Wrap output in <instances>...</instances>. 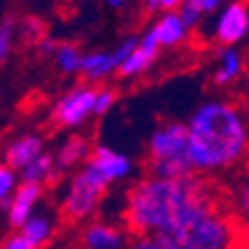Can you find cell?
Returning a JSON list of instances; mask_svg holds the SVG:
<instances>
[{"mask_svg":"<svg viewBox=\"0 0 249 249\" xmlns=\"http://www.w3.org/2000/svg\"><path fill=\"white\" fill-rule=\"evenodd\" d=\"M0 249H36V247H34V245H31L22 233H11L9 238L2 243V247Z\"/></svg>","mask_w":249,"mask_h":249,"instance_id":"83f0119b","label":"cell"},{"mask_svg":"<svg viewBox=\"0 0 249 249\" xmlns=\"http://www.w3.org/2000/svg\"><path fill=\"white\" fill-rule=\"evenodd\" d=\"M147 167L154 178H187L196 174L189 156L187 124L167 123L151 134Z\"/></svg>","mask_w":249,"mask_h":249,"instance_id":"277c9868","label":"cell"},{"mask_svg":"<svg viewBox=\"0 0 249 249\" xmlns=\"http://www.w3.org/2000/svg\"><path fill=\"white\" fill-rule=\"evenodd\" d=\"M127 249H167V247L156 236H136V240L127 245Z\"/></svg>","mask_w":249,"mask_h":249,"instance_id":"4316f807","label":"cell"},{"mask_svg":"<svg viewBox=\"0 0 249 249\" xmlns=\"http://www.w3.org/2000/svg\"><path fill=\"white\" fill-rule=\"evenodd\" d=\"M196 174L229 171L249 156V123L236 105L207 100L187 123Z\"/></svg>","mask_w":249,"mask_h":249,"instance_id":"6da1fadb","label":"cell"},{"mask_svg":"<svg viewBox=\"0 0 249 249\" xmlns=\"http://www.w3.org/2000/svg\"><path fill=\"white\" fill-rule=\"evenodd\" d=\"M178 16H180V20L187 25V29H189V27H196L198 22H200V18H202V14L192 5V2H189V0H185V2L178 7Z\"/></svg>","mask_w":249,"mask_h":249,"instance_id":"d4e9b609","label":"cell"},{"mask_svg":"<svg viewBox=\"0 0 249 249\" xmlns=\"http://www.w3.org/2000/svg\"><path fill=\"white\" fill-rule=\"evenodd\" d=\"M42 194V185L36 182H22L16 194L11 196V205H9V225L11 227H22L31 218L34 205L38 202Z\"/></svg>","mask_w":249,"mask_h":249,"instance_id":"8fae6325","label":"cell"},{"mask_svg":"<svg viewBox=\"0 0 249 249\" xmlns=\"http://www.w3.org/2000/svg\"><path fill=\"white\" fill-rule=\"evenodd\" d=\"M80 243L85 249H120L124 247V233L107 223H91L83 229Z\"/></svg>","mask_w":249,"mask_h":249,"instance_id":"7c38bea8","label":"cell"},{"mask_svg":"<svg viewBox=\"0 0 249 249\" xmlns=\"http://www.w3.org/2000/svg\"><path fill=\"white\" fill-rule=\"evenodd\" d=\"M89 165L98 171L107 182H114L124 178L131 171V160L123 154H116L114 149H109L105 145H96L89 156Z\"/></svg>","mask_w":249,"mask_h":249,"instance_id":"9c48e42d","label":"cell"},{"mask_svg":"<svg viewBox=\"0 0 249 249\" xmlns=\"http://www.w3.org/2000/svg\"><path fill=\"white\" fill-rule=\"evenodd\" d=\"M45 27H42V22L38 20V18H25V22H22V36H25L27 42H40L42 38H45Z\"/></svg>","mask_w":249,"mask_h":249,"instance_id":"603a6c76","label":"cell"},{"mask_svg":"<svg viewBox=\"0 0 249 249\" xmlns=\"http://www.w3.org/2000/svg\"><path fill=\"white\" fill-rule=\"evenodd\" d=\"M218 200L213 185L200 174L187 178H142L124 202V225L136 236H156L187 209L200 202Z\"/></svg>","mask_w":249,"mask_h":249,"instance_id":"7a4b0ae2","label":"cell"},{"mask_svg":"<svg viewBox=\"0 0 249 249\" xmlns=\"http://www.w3.org/2000/svg\"><path fill=\"white\" fill-rule=\"evenodd\" d=\"M91 156V147H89V140L85 136H71V138L65 142V145L58 149L56 154V167L58 171H67L71 167H76L78 162H83L85 158L89 160Z\"/></svg>","mask_w":249,"mask_h":249,"instance_id":"9a60e30c","label":"cell"},{"mask_svg":"<svg viewBox=\"0 0 249 249\" xmlns=\"http://www.w3.org/2000/svg\"><path fill=\"white\" fill-rule=\"evenodd\" d=\"M240 229L218 200L187 209L171 225L156 233L167 249H233Z\"/></svg>","mask_w":249,"mask_h":249,"instance_id":"3957f363","label":"cell"},{"mask_svg":"<svg viewBox=\"0 0 249 249\" xmlns=\"http://www.w3.org/2000/svg\"><path fill=\"white\" fill-rule=\"evenodd\" d=\"M154 31L158 36L160 47H176L185 40L187 25L180 20L178 11H167L165 16H160V20L154 25Z\"/></svg>","mask_w":249,"mask_h":249,"instance_id":"2e32d148","label":"cell"},{"mask_svg":"<svg viewBox=\"0 0 249 249\" xmlns=\"http://www.w3.org/2000/svg\"><path fill=\"white\" fill-rule=\"evenodd\" d=\"M249 31V2L245 0H236L229 2L216 20V42L223 45L225 49L233 47L236 42H240Z\"/></svg>","mask_w":249,"mask_h":249,"instance_id":"52a82bcc","label":"cell"},{"mask_svg":"<svg viewBox=\"0 0 249 249\" xmlns=\"http://www.w3.org/2000/svg\"><path fill=\"white\" fill-rule=\"evenodd\" d=\"M240 71H243V58H240V53L236 52V49L229 47V49L223 52V56H220V67L213 73V83L225 87V85L231 83Z\"/></svg>","mask_w":249,"mask_h":249,"instance_id":"ac0fdd59","label":"cell"},{"mask_svg":"<svg viewBox=\"0 0 249 249\" xmlns=\"http://www.w3.org/2000/svg\"><path fill=\"white\" fill-rule=\"evenodd\" d=\"M107 2H109L111 7H123L124 2H129V0H107Z\"/></svg>","mask_w":249,"mask_h":249,"instance_id":"4dcf8cb0","label":"cell"},{"mask_svg":"<svg viewBox=\"0 0 249 249\" xmlns=\"http://www.w3.org/2000/svg\"><path fill=\"white\" fill-rule=\"evenodd\" d=\"M58 167H56V156L52 154H40L36 160L27 165L22 169V182H36V185H42V182H52L58 178Z\"/></svg>","mask_w":249,"mask_h":249,"instance_id":"e0dca14e","label":"cell"},{"mask_svg":"<svg viewBox=\"0 0 249 249\" xmlns=\"http://www.w3.org/2000/svg\"><path fill=\"white\" fill-rule=\"evenodd\" d=\"M227 212L233 216L240 233L245 238H249V174L245 178H240L238 185L233 187L231 196H229Z\"/></svg>","mask_w":249,"mask_h":249,"instance_id":"5bb4252c","label":"cell"},{"mask_svg":"<svg viewBox=\"0 0 249 249\" xmlns=\"http://www.w3.org/2000/svg\"><path fill=\"white\" fill-rule=\"evenodd\" d=\"M158 49H160V42H158V36H156L154 27H151L145 36L138 40V47L129 53V58L120 65L118 73L123 78H134V76H138V73H142L151 62L156 60Z\"/></svg>","mask_w":249,"mask_h":249,"instance_id":"30bf717a","label":"cell"},{"mask_svg":"<svg viewBox=\"0 0 249 249\" xmlns=\"http://www.w3.org/2000/svg\"><path fill=\"white\" fill-rule=\"evenodd\" d=\"M109 182L100 176L98 171L93 169L89 162H85V167L80 171H76L69 182V192L62 200V218L67 223H80L85 218H89L96 207H98L100 198L105 196Z\"/></svg>","mask_w":249,"mask_h":249,"instance_id":"5b68a950","label":"cell"},{"mask_svg":"<svg viewBox=\"0 0 249 249\" xmlns=\"http://www.w3.org/2000/svg\"><path fill=\"white\" fill-rule=\"evenodd\" d=\"M16 34V22L11 16H7L5 20L0 22V65H5V60L11 53V42H14Z\"/></svg>","mask_w":249,"mask_h":249,"instance_id":"44dd1931","label":"cell"},{"mask_svg":"<svg viewBox=\"0 0 249 249\" xmlns=\"http://www.w3.org/2000/svg\"><path fill=\"white\" fill-rule=\"evenodd\" d=\"M14 182H16V176H14V169L7 165H0V205L11 198V189H14Z\"/></svg>","mask_w":249,"mask_h":249,"instance_id":"cb8c5ba5","label":"cell"},{"mask_svg":"<svg viewBox=\"0 0 249 249\" xmlns=\"http://www.w3.org/2000/svg\"><path fill=\"white\" fill-rule=\"evenodd\" d=\"M194 7H196L198 11H200L202 16L205 14H212V11H216L218 9V5L223 2V0H189Z\"/></svg>","mask_w":249,"mask_h":249,"instance_id":"f1b7e54d","label":"cell"},{"mask_svg":"<svg viewBox=\"0 0 249 249\" xmlns=\"http://www.w3.org/2000/svg\"><path fill=\"white\" fill-rule=\"evenodd\" d=\"M42 154V138L36 134L22 136V138L14 140L5 151V165L11 169H25L27 165L36 160L38 156Z\"/></svg>","mask_w":249,"mask_h":249,"instance_id":"4fadbf2b","label":"cell"},{"mask_svg":"<svg viewBox=\"0 0 249 249\" xmlns=\"http://www.w3.org/2000/svg\"><path fill=\"white\" fill-rule=\"evenodd\" d=\"M98 89L89 85H78L69 93H65L53 107V120L62 127H78L89 114H93Z\"/></svg>","mask_w":249,"mask_h":249,"instance_id":"8992f818","label":"cell"},{"mask_svg":"<svg viewBox=\"0 0 249 249\" xmlns=\"http://www.w3.org/2000/svg\"><path fill=\"white\" fill-rule=\"evenodd\" d=\"M83 53L78 52L76 45H69V42H62L58 47L56 52V60H58V67L62 69L65 73H73V71H80L83 67Z\"/></svg>","mask_w":249,"mask_h":249,"instance_id":"ffe728a7","label":"cell"},{"mask_svg":"<svg viewBox=\"0 0 249 249\" xmlns=\"http://www.w3.org/2000/svg\"><path fill=\"white\" fill-rule=\"evenodd\" d=\"M185 0H145V9L149 14H156L158 9H165V11H174L182 5Z\"/></svg>","mask_w":249,"mask_h":249,"instance_id":"484cf974","label":"cell"},{"mask_svg":"<svg viewBox=\"0 0 249 249\" xmlns=\"http://www.w3.org/2000/svg\"><path fill=\"white\" fill-rule=\"evenodd\" d=\"M116 98H118V93H116L114 89H109V87L98 89V93H96V105H93V114L96 116L107 114L109 109L114 107Z\"/></svg>","mask_w":249,"mask_h":249,"instance_id":"7402d4cb","label":"cell"},{"mask_svg":"<svg viewBox=\"0 0 249 249\" xmlns=\"http://www.w3.org/2000/svg\"><path fill=\"white\" fill-rule=\"evenodd\" d=\"M58 47H60V45H58L52 36H45L40 42H38V52H40L42 56H49V53H56L58 52Z\"/></svg>","mask_w":249,"mask_h":249,"instance_id":"f546056e","label":"cell"},{"mask_svg":"<svg viewBox=\"0 0 249 249\" xmlns=\"http://www.w3.org/2000/svg\"><path fill=\"white\" fill-rule=\"evenodd\" d=\"M20 233L36 249H40L49 243V238H52V225H49V220H47L45 216H31L20 227Z\"/></svg>","mask_w":249,"mask_h":249,"instance_id":"d6986e66","label":"cell"},{"mask_svg":"<svg viewBox=\"0 0 249 249\" xmlns=\"http://www.w3.org/2000/svg\"><path fill=\"white\" fill-rule=\"evenodd\" d=\"M138 47V40L136 38H127L124 42H120L114 52H96V53H87L83 58V67H80V73H83L87 80H103L105 76H109L111 71L120 69L129 53Z\"/></svg>","mask_w":249,"mask_h":249,"instance_id":"ba28073f","label":"cell"}]
</instances>
